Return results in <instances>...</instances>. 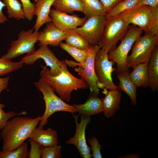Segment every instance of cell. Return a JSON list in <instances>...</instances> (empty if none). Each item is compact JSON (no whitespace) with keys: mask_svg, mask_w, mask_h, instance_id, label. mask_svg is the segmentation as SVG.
Wrapping results in <instances>:
<instances>
[{"mask_svg":"<svg viewBox=\"0 0 158 158\" xmlns=\"http://www.w3.org/2000/svg\"><path fill=\"white\" fill-rule=\"evenodd\" d=\"M41 119L18 116L7 122L0 133L2 140V150L11 151L20 146L29 138Z\"/></svg>","mask_w":158,"mask_h":158,"instance_id":"obj_1","label":"cell"},{"mask_svg":"<svg viewBox=\"0 0 158 158\" xmlns=\"http://www.w3.org/2000/svg\"><path fill=\"white\" fill-rule=\"evenodd\" d=\"M61 70L56 76L49 73V69L41 65L42 68L40 75L45 82L56 92L62 99L67 102L70 101L71 95L73 90L86 89L89 87L87 83L81 78L73 75L68 70L64 60H61Z\"/></svg>","mask_w":158,"mask_h":158,"instance_id":"obj_2","label":"cell"},{"mask_svg":"<svg viewBox=\"0 0 158 158\" xmlns=\"http://www.w3.org/2000/svg\"><path fill=\"white\" fill-rule=\"evenodd\" d=\"M117 16L127 23L136 25L145 32L158 33V6H136Z\"/></svg>","mask_w":158,"mask_h":158,"instance_id":"obj_3","label":"cell"},{"mask_svg":"<svg viewBox=\"0 0 158 158\" xmlns=\"http://www.w3.org/2000/svg\"><path fill=\"white\" fill-rule=\"evenodd\" d=\"M35 86L43 94L45 109L40 122L39 127L43 128L48 122V119L53 114L57 111H64L72 114L77 112L73 105L66 103L61 98L55 93L53 89L41 78L34 83Z\"/></svg>","mask_w":158,"mask_h":158,"instance_id":"obj_4","label":"cell"},{"mask_svg":"<svg viewBox=\"0 0 158 158\" xmlns=\"http://www.w3.org/2000/svg\"><path fill=\"white\" fill-rule=\"evenodd\" d=\"M158 46V33L145 32L135 41L131 54L128 56L127 66L133 68L137 65L149 62L154 48Z\"/></svg>","mask_w":158,"mask_h":158,"instance_id":"obj_5","label":"cell"},{"mask_svg":"<svg viewBox=\"0 0 158 158\" xmlns=\"http://www.w3.org/2000/svg\"><path fill=\"white\" fill-rule=\"evenodd\" d=\"M142 32V31L138 26L133 25H130L119 45L114 50L108 53V59L113 61L116 64V74L125 71L129 72V69L126 63L128 54Z\"/></svg>","mask_w":158,"mask_h":158,"instance_id":"obj_6","label":"cell"},{"mask_svg":"<svg viewBox=\"0 0 158 158\" xmlns=\"http://www.w3.org/2000/svg\"><path fill=\"white\" fill-rule=\"evenodd\" d=\"M101 48L98 44L93 45L89 44L86 59L83 63H77L71 60H65L67 65L76 67L75 71L81 78L88 84L91 92L98 95L99 93V89L97 85L98 80L95 72L94 62L96 54Z\"/></svg>","mask_w":158,"mask_h":158,"instance_id":"obj_7","label":"cell"},{"mask_svg":"<svg viewBox=\"0 0 158 158\" xmlns=\"http://www.w3.org/2000/svg\"><path fill=\"white\" fill-rule=\"evenodd\" d=\"M129 26L118 16L106 18L103 32L97 44L108 53L113 51L118 41L124 36Z\"/></svg>","mask_w":158,"mask_h":158,"instance_id":"obj_8","label":"cell"},{"mask_svg":"<svg viewBox=\"0 0 158 158\" xmlns=\"http://www.w3.org/2000/svg\"><path fill=\"white\" fill-rule=\"evenodd\" d=\"M108 54L106 49L101 48L95 57L94 67L98 80L97 86L103 89L118 90V86L114 83L112 76L116 70L113 67L115 62L108 59Z\"/></svg>","mask_w":158,"mask_h":158,"instance_id":"obj_9","label":"cell"},{"mask_svg":"<svg viewBox=\"0 0 158 158\" xmlns=\"http://www.w3.org/2000/svg\"><path fill=\"white\" fill-rule=\"evenodd\" d=\"M33 30L32 29L21 31L17 40L11 42L7 52L1 57L11 60L24 54L34 51L35 44L38 41L39 32Z\"/></svg>","mask_w":158,"mask_h":158,"instance_id":"obj_10","label":"cell"},{"mask_svg":"<svg viewBox=\"0 0 158 158\" xmlns=\"http://www.w3.org/2000/svg\"><path fill=\"white\" fill-rule=\"evenodd\" d=\"M106 18L104 16H92L87 18L81 27L73 29L83 37L89 44L97 45L104 30Z\"/></svg>","mask_w":158,"mask_h":158,"instance_id":"obj_11","label":"cell"},{"mask_svg":"<svg viewBox=\"0 0 158 158\" xmlns=\"http://www.w3.org/2000/svg\"><path fill=\"white\" fill-rule=\"evenodd\" d=\"M42 59L47 66H49V73L52 76H56L61 72V61L49 48L48 46L41 45L36 51L27 54L23 57L21 61L26 65L34 64L38 59Z\"/></svg>","mask_w":158,"mask_h":158,"instance_id":"obj_12","label":"cell"},{"mask_svg":"<svg viewBox=\"0 0 158 158\" xmlns=\"http://www.w3.org/2000/svg\"><path fill=\"white\" fill-rule=\"evenodd\" d=\"M73 116L75 119L76 129L75 134L72 137L65 141L67 144L74 145L83 158H91L92 157L91 154V148L87 144L85 137V132L88 124L91 122L90 117H85L81 115L80 122L78 121L79 115Z\"/></svg>","mask_w":158,"mask_h":158,"instance_id":"obj_13","label":"cell"},{"mask_svg":"<svg viewBox=\"0 0 158 158\" xmlns=\"http://www.w3.org/2000/svg\"><path fill=\"white\" fill-rule=\"evenodd\" d=\"M49 16L54 24L63 31L73 30L82 26L87 19L86 17L80 18L76 15H70L55 9H51Z\"/></svg>","mask_w":158,"mask_h":158,"instance_id":"obj_14","label":"cell"},{"mask_svg":"<svg viewBox=\"0 0 158 158\" xmlns=\"http://www.w3.org/2000/svg\"><path fill=\"white\" fill-rule=\"evenodd\" d=\"M65 38L64 31L57 28L52 22L47 23L43 31L39 32V45H51L57 47Z\"/></svg>","mask_w":158,"mask_h":158,"instance_id":"obj_15","label":"cell"},{"mask_svg":"<svg viewBox=\"0 0 158 158\" xmlns=\"http://www.w3.org/2000/svg\"><path fill=\"white\" fill-rule=\"evenodd\" d=\"M56 0H34L35 15L37 19L33 29L38 32L44 24L52 22L50 16L51 8Z\"/></svg>","mask_w":158,"mask_h":158,"instance_id":"obj_16","label":"cell"},{"mask_svg":"<svg viewBox=\"0 0 158 158\" xmlns=\"http://www.w3.org/2000/svg\"><path fill=\"white\" fill-rule=\"evenodd\" d=\"M92 93L85 103L73 105L80 115L86 117H90L103 111L102 99L98 97V95Z\"/></svg>","mask_w":158,"mask_h":158,"instance_id":"obj_17","label":"cell"},{"mask_svg":"<svg viewBox=\"0 0 158 158\" xmlns=\"http://www.w3.org/2000/svg\"><path fill=\"white\" fill-rule=\"evenodd\" d=\"M29 138L41 145L44 148L54 146L58 145L59 142L57 132L50 128L44 130L36 127Z\"/></svg>","mask_w":158,"mask_h":158,"instance_id":"obj_18","label":"cell"},{"mask_svg":"<svg viewBox=\"0 0 158 158\" xmlns=\"http://www.w3.org/2000/svg\"><path fill=\"white\" fill-rule=\"evenodd\" d=\"M104 94L105 97L102 99L103 112L105 116L109 118L119 109L122 94L118 90H109Z\"/></svg>","mask_w":158,"mask_h":158,"instance_id":"obj_19","label":"cell"},{"mask_svg":"<svg viewBox=\"0 0 158 158\" xmlns=\"http://www.w3.org/2000/svg\"><path fill=\"white\" fill-rule=\"evenodd\" d=\"M119 80L118 90L125 92L129 97L131 104H137L136 90L137 87L131 80L129 72L125 71L117 74Z\"/></svg>","mask_w":158,"mask_h":158,"instance_id":"obj_20","label":"cell"},{"mask_svg":"<svg viewBox=\"0 0 158 158\" xmlns=\"http://www.w3.org/2000/svg\"><path fill=\"white\" fill-rule=\"evenodd\" d=\"M148 62L137 65L133 68V71L129 73L131 80L137 87H142L146 88L149 86L148 72Z\"/></svg>","mask_w":158,"mask_h":158,"instance_id":"obj_21","label":"cell"},{"mask_svg":"<svg viewBox=\"0 0 158 158\" xmlns=\"http://www.w3.org/2000/svg\"><path fill=\"white\" fill-rule=\"evenodd\" d=\"M149 86L153 92L158 90V46L153 50L148 65Z\"/></svg>","mask_w":158,"mask_h":158,"instance_id":"obj_22","label":"cell"},{"mask_svg":"<svg viewBox=\"0 0 158 158\" xmlns=\"http://www.w3.org/2000/svg\"><path fill=\"white\" fill-rule=\"evenodd\" d=\"M83 4V13L87 18L92 16H104L107 13L99 0H81Z\"/></svg>","mask_w":158,"mask_h":158,"instance_id":"obj_23","label":"cell"},{"mask_svg":"<svg viewBox=\"0 0 158 158\" xmlns=\"http://www.w3.org/2000/svg\"><path fill=\"white\" fill-rule=\"evenodd\" d=\"M53 6L55 9L63 12L72 14L74 11L83 12L81 0H56Z\"/></svg>","mask_w":158,"mask_h":158,"instance_id":"obj_24","label":"cell"},{"mask_svg":"<svg viewBox=\"0 0 158 158\" xmlns=\"http://www.w3.org/2000/svg\"><path fill=\"white\" fill-rule=\"evenodd\" d=\"M64 40L68 45L80 49L87 50L89 44L83 37L73 30L64 31Z\"/></svg>","mask_w":158,"mask_h":158,"instance_id":"obj_25","label":"cell"},{"mask_svg":"<svg viewBox=\"0 0 158 158\" xmlns=\"http://www.w3.org/2000/svg\"><path fill=\"white\" fill-rule=\"evenodd\" d=\"M7 9L8 17L18 20L25 18L22 4L18 0H2Z\"/></svg>","mask_w":158,"mask_h":158,"instance_id":"obj_26","label":"cell"},{"mask_svg":"<svg viewBox=\"0 0 158 158\" xmlns=\"http://www.w3.org/2000/svg\"><path fill=\"white\" fill-rule=\"evenodd\" d=\"M61 48L70 54L78 63H83L87 56V50H82L70 46L66 43L61 42Z\"/></svg>","mask_w":158,"mask_h":158,"instance_id":"obj_27","label":"cell"},{"mask_svg":"<svg viewBox=\"0 0 158 158\" xmlns=\"http://www.w3.org/2000/svg\"><path fill=\"white\" fill-rule=\"evenodd\" d=\"M138 0H123L107 13L106 18L117 16L123 12L132 8L137 5Z\"/></svg>","mask_w":158,"mask_h":158,"instance_id":"obj_28","label":"cell"},{"mask_svg":"<svg viewBox=\"0 0 158 158\" xmlns=\"http://www.w3.org/2000/svg\"><path fill=\"white\" fill-rule=\"evenodd\" d=\"M28 152V144L24 142L15 150L7 151L0 150V158H26Z\"/></svg>","mask_w":158,"mask_h":158,"instance_id":"obj_29","label":"cell"},{"mask_svg":"<svg viewBox=\"0 0 158 158\" xmlns=\"http://www.w3.org/2000/svg\"><path fill=\"white\" fill-rule=\"evenodd\" d=\"M24 63L20 60L17 62L1 57L0 58V76L6 75L22 68Z\"/></svg>","mask_w":158,"mask_h":158,"instance_id":"obj_30","label":"cell"},{"mask_svg":"<svg viewBox=\"0 0 158 158\" xmlns=\"http://www.w3.org/2000/svg\"><path fill=\"white\" fill-rule=\"evenodd\" d=\"M5 105L0 102V130H1L6 125L7 121L12 117L18 115H25L27 114L25 111L17 113L13 111L6 112L3 109Z\"/></svg>","mask_w":158,"mask_h":158,"instance_id":"obj_31","label":"cell"},{"mask_svg":"<svg viewBox=\"0 0 158 158\" xmlns=\"http://www.w3.org/2000/svg\"><path fill=\"white\" fill-rule=\"evenodd\" d=\"M29 141L30 144L31 148L28 152L27 158H40L43 149L42 145L32 139L29 138Z\"/></svg>","mask_w":158,"mask_h":158,"instance_id":"obj_32","label":"cell"},{"mask_svg":"<svg viewBox=\"0 0 158 158\" xmlns=\"http://www.w3.org/2000/svg\"><path fill=\"white\" fill-rule=\"evenodd\" d=\"M62 147L60 145L44 148L41 155V158H59L61 156Z\"/></svg>","mask_w":158,"mask_h":158,"instance_id":"obj_33","label":"cell"},{"mask_svg":"<svg viewBox=\"0 0 158 158\" xmlns=\"http://www.w3.org/2000/svg\"><path fill=\"white\" fill-rule=\"evenodd\" d=\"M21 2L25 18L28 20H32L35 15V8L34 3L30 0H20Z\"/></svg>","mask_w":158,"mask_h":158,"instance_id":"obj_34","label":"cell"},{"mask_svg":"<svg viewBox=\"0 0 158 158\" xmlns=\"http://www.w3.org/2000/svg\"><path fill=\"white\" fill-rule=\"evenodd\" d=\"M87 141L91 146L92 156L94 158H102L101 149L102 146L99 143L97 138L94 136L89 138Z\"/></svg>","mask_w":158,"mask_h":158,"instance_id":"obj_35","label":"cell"},{"mask_svg":"<svg viewBox=\"0 0 158 158\" xmlns=\"http://www.w3.org/2000/svg\"><path fill=\"white\" fill-rule=\"evenodd\" d=\"M103 5L107 13L123 0H99Z\"/></svg>","mask_w":158,"mask_h":158,"instance_id":"obj_36","label":"cell"},{"mask_svg":"<svg viewBox=\"0 0 158 158\" xmlns=\"http://www.w3.org/2000/svg\"><path fill=\"white\" fill-rule=\"evenodd\" d=\"M143 5L152 7L158 6V0H138L136 6Z\"/></svg>","mask_w":158,"mask_h":158,"instance_id":"obj_37","label":"cell"},{"mask_svg":"<svg viewBox=\"0 0 158 158\" xmlns=\"http://www.w3.org/2000/svg\"><path fill=\"white\" fill-rule=\"evenodd\" d=\"M5 7H6L5 4L0 0V24L5 23L8 20L7 18L2 12L3 8Z\"/></svg>","mask_w":158,"mask_h":158,"instance_id":"obj_38","label":"cell"},{"mask_svg":"<svg viewBox=\"0 0 158 158\" xmlns=\"http://www.w3.org/2000/svg\"><path fill=\"white\" fill-rule=\"evenodd\" d=\"M9 79L8 76L5 78H0V94L2 90L7 88Z\"/></svg>","mask_w":158,"mask_h":158,"instance_id":"obj_39","label":"cell"}]
</instances>
